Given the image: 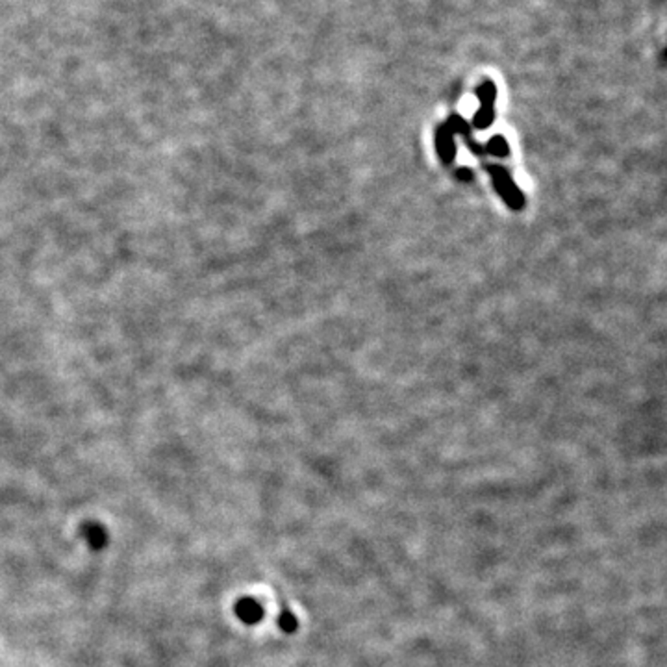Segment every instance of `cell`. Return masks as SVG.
Listing matches in <instances>:
<instances>
[{"instance_id": "obj_4", "label": "cell", "mask_w": 667, "mask_h": 667, "mask_svg": "<svg viewBox=\"0 0 667 667\" xmlns=\"http://www.w3.org/2000/svg\"><path fill=\"white\" fill-rule=\"evenodd\" d=\"M279 626H280V628H282L284 632H288V634H291V632L297 631V626H299L297 617L293 616L291 612H288V610H286V612L280 613V617H279Z\"/></svg>"}, {"instance_id": "obj_3", "label": "cell", "mask_w": 667, "mask_h": 667, "mask_svg": "<svg viewBox=\"0 0 667 667\" xmlns=\"http://www.w3.org/2000/svg\"><path fill=\"white\" fill-rule=\"evenodd\" d=\"M86 539L87 543L91 545L95 551H99V548H102L106 545L108 536H106V531L101 525H89L86 526Z\"/></svg>"}, {"instance_id": "obj_1", "label": "cell", "mask_w": 667, "mask_h": 667, "mask_svg": "<svg viewBox=\"0 0 667 667\" xmlns=\"http://www.w3.org/2000/svg\"><path fill=\"white\" fill-rule=\"evenodd\" d=\"M476 96L480 99L482 106H480V110L476 111L475 117H473V124H475L476 129L484 130L488 129L489 124L493 123V114H495V96H497V89H495L493 82H484L482 86L476 89Z\"/></svg>"}, {"instance_id": "obj_2", "label": "cell", "mask_w": 667, "mask_h": 667, "mask_svg": "<svg viewBox=\"0 0 667 667\" xmlns=\"http://www.w3.org/2000/svg\"><path fill=\"white\" fill-rule=\"evenodd\" d=\"M236 616L247 625H256L264 617V608L254 599H241L236 604Z\"/></svg>"}]
</instances>
